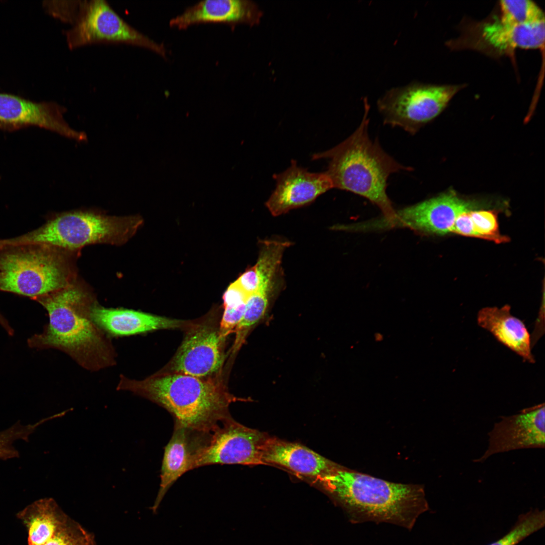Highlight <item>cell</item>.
I'll list each match as a JSON object with an SVG mask.
<instances>
[{"instance_id": "1", "label": "cell", "mask_w": 545, "mask_h": 545, "mask_svg": "<svg viewBox=\"0 0 545 545\" xmlns=\"http://www.w3.org/2000/svg\"><path fill=\"white\" fill-rule=\"evenodd\" d=\"M36 299L46 310L49 321L41 333L29 340L31 347L60 350L90 371L116 364L117 354L110 337L92 318L97 302L88 287L77 280Z\"/></svg>"}, {"instance_id": "2", "label": "cell", "mask_w": 545, "mask_h": 545, "mask_svg": "<svg viewBox=\"0 0 545 545\" xmlns=\"http://www.w3.org/2000/svg\"><path fill=\"white\" fill-rule=\"evenodd\" d=\"M314 482L355 524L387 523L411 530L420 515L429 509L422 485L390 482L342 466Z\"/></svg>"}, {"instance_id": "3", "label": "cell", "mask_w": 545, "mask_h": 545, "mask_svg": "<svg viewBox=\"0 0 545 545\" xmlns=\"http://www.w3.org/2000/svg\"><path fill=\"white\" fill-rule=\"evenodd\" d=\"M117 390L158 404L172 415L175 423L199 432H208L230 415L229 406L237 400L218 379L176 373H158L142 380L121 374Z\"/></svg>"}, {"instance_id": "4", "label": "cell", "mask_w": 545, "mask_h": 545, "mask_svg": "<svg viewBox=\"0 0 545 545\" xmlns=\"http://www.w3.org/2000/svg\"><path fill=\"white\" fill-rule=\"evenodd\" d=\"M362 120L355 131L332 148L314 153L312 159H327L326 174L335 188L359 195L378 206L388 217L395 212L386 190L393 173L411 171L386 153L369 136V105L365 104Z\"/></svg>"}, {"instance_id": "5", "label": "cell", "mask_w": 545, "mask_h": 545, "mask_svg": "<svg viewBox=\"0 0 545 545\" xmlns=\"http://www.w3.org/2000/svg\"><path fill=\"white\" fill-rule=\"evenodd\" d=\"M142 223L137 215H109L94 209L57 213L43 226L16 238L1 241L2 246L47 245L78 252L88 245H121L136 233Z\"/></svg>"}, {"instance_id": "6", "label": "cell", "mask_w": 545, "mask_h": 545, "mask_svg": "<svg viewBox=\"0 0 545 545\" xmlns=\"http://www.w3.org/2000/svg\"><path fill=\"white\" fill-rule=\"evenodd\" d=\"M0 253V290L37 298L77 280L78 252L28 245Z\"/></svg>"}, {"instance_id": "7", "label": "cell", "mask_w": 545, "mask_h": 545, "mask_svg": "<svg viewBox=\"0 0 545 545\" xmlns=\"http://www.w3.org/2000/svg\"><path fill=\"white\" fill-rule=\"evenodd\" d=\"M65 36L72 49L99 43H123L147 49L164 58L168 53L163 44L132 27L104 0L83 1L76 21Z\"/></svg>"}, {"instance_id": "8", "label": "cell", "mask_w": 545, "mask_h": 545, "mask_svg": "<svg viewBox=\"0 0 545 545\" xmlns=\"http://www.w3.org/2000/svg\"><path fill=\"white\" fill-rule=\"evenodd\" d=\"M464 87L413 82L387 91L377 101L384 122L414 134L437 117Z\"/></svg>"}, {"instance_id": "9", "label": "cell", "mask_w": 545, "mask_h": 545, "mask_svg": "<svg viewBox=\"0 0 545 545\" xmlns=\"http://www.w3.org/2000/svg\"><path fill=\"white\" fill-rule=\"evenodd\" d=\"M268 436L242 425L229 415L203 434L193 468L215 464L263 465L262 449Z\"/></svg>"}, {"instance_id": "10", "label": "cell", "mask_w": 545, "mask_h": 545, "mask_svg": "<svg viewBox=\"0 0 545 545\" xmlns=\"http://www.w3.org/2000/svg\"><path fill=\"white\" fill-rule=\"evenodd\" d=\"M474 207L473 202L451 191L396 210L390 217L367 221L365 228L371 231L406 227L422 233L445 235L452 233L458 216Z\"/></svg>"}, {"instance_id": "11", "label": "cell", "mask_w": 545, "mask_h": 545, "mask_svg": "<svg viewBox=\"0 0 545 545\" xmlns=\"http://www.w3.org/2000/svg\"><path fill=\"white\" fill-rule=\"evenodd\" d=\"M544 43V20L515 25L494 20L472 24L450 44L471 48L492 57L512 54L517 48H540Z\"/></svg>"}, {"instance_id": "12", "label": "cell", "mask_w": 545, "mask_h": 545, "mask_svg": "<svg viewBox=\"0 0 545 545\" xmlns=\"http://www.w3.org/2000/svg\"><path fill=\"white\" fill-rule=\"evenodd\" d=\"M66 108L51 101H36L16 94L0 92V130L13 132L37 127L77 142L86 133L71 128L64 118Z\"/></svg>"}, {"instance_id": "13", "label": "cell", "mask_w": 545, "mask_h": 545, "mask_svg": "<svg viewBox=\"0 0 545 545\" xmlns=\"http://www.w3.org/2000/svg\"><path fill=\"white\" fill-rule=\"evenodd\" d=\"M544 409L543 403L501 416L488 433L487 449L473 461L481 463L495 454L516 450L544 448Z\"/></svg>"}, {"instance_id": "14", "label": "cell", "mask_w": 545, "mask_h": 545, "mask_svg": "<svg viewBox=\"0 0 545 545\" xmlns=\"http://www.w3.org/2000/svg\"><path fill=\"white\" fill-rule=\"evenodd\" d=\"M223 341L219 330L210 324H193L169 364L170 371L167 372L210 377L222 365Z\"/></svg>"}, {"instance_id": "15", "label": "cell", "mask_w": 545, "mask_h": 545, "mask_svg": "<svg viewBox=\"0 0 545 545\" xmlns=\"http://www.w3.org/2000/svg\"><path fill=\"white\" fill-rule=\"evenodd\" d=\"M273 178L276 186L265 205L275 216L310 204L333 188L325 172H309L298 166L295 160L291 161V166L285 171L274 174Z\"/></svg>"}, {"instance_id": "16", "label": "cell", "mask_w": 545, "mask_h": 545, "mask_svg": "<svg viewBox=\"0 0 545 545\" xmlns=\"http://www.w3.org/2000/svg\"><path fill=\"white\" fill-rule=\"evenodd\" d=\"M263 465L277 466L315 481L341 465L299 444L268 436L262 449Z\"/></svg>"}, {"instance_id": "17", "label": "cell", "mask_w": 545, "mask_h": 545, "mask_svg": "<svg viewBox=\"0 0 545 545\" xmlns=\"http://www.w3.org/2000/svg\"><path fill=\"white\" fill-rule=\"evenodd\" d=\"M262 16V12L257 5L250 0H205L173 17L169 25L179 29L204 23L252 26L259 23Z\"/></svg>"}, {"instance_id": "18", "label": "cell", "mask_w": 545, "mask_h": 545, "mask_svg": "<svg viewBox=\"0 0 545 545\" xmlns=\"http://www.w3.org/2000/svg\"><path fill=\"white\" fill-rule=\"evenodd\" d=\"M94 322L110 337L137 335L163 329L190 327L193 323L126 308H112L98 303L93 308Z\"/></svg>"}, {"instance_id": "19", "label": "cell", "mask_w": 545, "mask_h": 545, "mask_svg": "<svg viewBox=\"0 0 545 545\" xmlns=\"http://www.w3.org/2000/svg\"><path fill=\"white\" fill-rule=\"evenodd\" d=\"M201 433L174 424L172 435L165 447L159 489L150 508L154 514L171 486L184 473L193 469L194 457Z\"/></svg>"}, {"instance_id": "20", "label": "cell", "mask_w": 545, "mask_h": 545, "mask_svg": "<svg viewBox=\"0 0 545 545\" xmlns=\"http://www.w3.org/2000/svg\"><path fill=\"white\" fill-rule=\"evenodd\" d=\"M510 310L509 305L500 308H483L477 314V323L524 361L533 363L535 359L531 353V339L528 330L520 319L511 314Z\"/></svg>"}, {"instance_id": "21", "label": "cell", "mask_w": 545, "mask_h": 545, "mask_svg": "<svg viewBox=\"0 0 545 545\" xmlns=\"http://www.w3.org/2000/svg\"><path fill=\"white\" fill-rule=\"evenodd\" d=\"M26 512L29 545L44 544L70 518L51 498L35 502Z\"/></svg>"}, {"instance_id": "22", "label": "cell", "mask_w": 545, "mask_h": 545, "mask_svg": "<svg viewBox=\"0 0 545 545\" xmlns=\"http://www.w3.org/2000/svg\"><path fill=\"white\" fill-rule=\"evenodd\" d=\"M502 22L515 25H525L544 20L540 8L529 0H503L500 1Z\"/></svg>"}, {"instance_id": "23", "label": "cell", "mask_w": 545, "mask_h": 545, "mask_svg": "<svg viewBox=\"0 0 545 545\" xmlns=\"http://www.w3.org/2000/svg\"><path fill=\"white\" fill-rule=\"evenodd\" d=\"M544 511L531 510L520 516L512 528L503 537L489 545H516L544 527Z\"/></svg>"}, {"instance_id": "24", "label": "cell", "mask_w": 545, "mask_h": 545, "mask_svg": "<svg viewBox=\"0 0 545 545\" xmlns=\"http://www.w3.org/2000/svg\"><path fill=\"white\" fill-rule=\"evenodd\" d=\"M470 237L493 241L496 243L509 241V238L500 233L497 213L494 210H470Z\"/></svg>"}, {"instance_id": "25", "label": "cell", "mask_w": 545, "mask_h": 545, "mask_svg": "<svg viewBox=\"0 0 545 545\" xmlns=\"http://www.w3.org/2000/svg\"><path fill=\"white\" fill-rule=\"evenodd\" d=\"M43 545H96L93 534L70 518Z\"/></svg>"}, {"instance_id": "26", "label": "cell", "mask_w": 545, "mask_h": 545, "mask_svg": "<svg viewBox=\"0 0 545 545\" xmlns=\"http://www.w3.org/2000/svg\"><path fill=\"white\" fill-rule=\"evenodd\" d=\"M83 1H45L42 7L49 15L71 26L76 21Z\"/></svg>"}, {"instance_id": "27", "label": "cell", "mask_w": 545, "mask_h": 545, "mask_svg": "<svg viewBox=\"0 0 545 545\" xmlns=\"http://www.w3.org/2000/svg\"><path fill=\"white\" fill-rule=\"evenodd\" d=\"M245 305L246 303H244L235 307L225 308L219 329L220 337L223 340L235 331L243 317Z\"/></svg>"}, {"instance_id": "28", "label": "cell", "mask_w": 545, "mask_h": 545, "mask_svg": "<svg viewBox=\"0 0 545 545\" xmlns=\"http://www.w3.org/2000/svg\"><path fill=\"white\" fill-rule=\"evenodd\" d=\"M249 297L235 281L230 285L223 295L224 308L235 307L246 303Z\"/></svg>"}, {"instance_id": "29", "label": "cell", "mask_w": 545, "mask_h": 545, "mask_svg": "<svg viewBox=\"0 0 545 545\" xmlns=\"http://www.w3.org/2000/svg\"><path fill=\"white\" fill-rule=\"evenodd\" d=\"M235 282L249 296L254 293L257 289L258 279L254 266L247 269L241 274Z\"/></svg>"}, {"instance_id": "30", "label": "cell", "mask_w": 545, "mask_h": 545, "mask_svg": "<svg viewBox=\"0 0 545 545\" xmlns=\"http://www.w3.org/2000/svg\"><path fill=\"white\" fill-rule=\"evenodd\" d=\"M14 454L12 439L6 431H0V459L12 458Z\"/></svg>"}, {"instance_id": "31", "label": "cell", "mask_w": 545, "mask_h": 545, "mask_svg": "<svg viewBox=\"0 0 545 545\" xmlns=\"http://www.w3.org/2000/svg\"><path fill=\"white\" fill-rule=\"evenodd\" d=\"M0 323L8 331H9L10 327L9 326L8 323L3 318V317L0 314Z\"/></svg>"}, {"instance_id": "32", "label": "cell", "mask_w": 545, "mask_h": 545, "mask_svg": "<svg viewBox=\"0 0 545 545\" xmlns=\"http://www.w3.org/2000/svg\"><path fill=\"white\" fill-rule=\"evenodd\" d=\"M0 179H1V176H0Z\"/></svg>"}]
</instances>
